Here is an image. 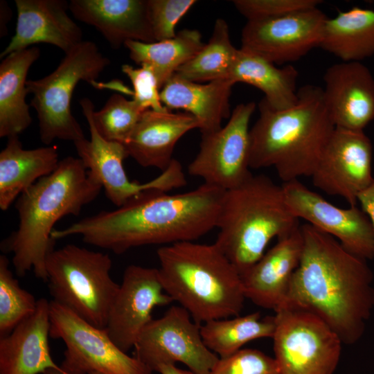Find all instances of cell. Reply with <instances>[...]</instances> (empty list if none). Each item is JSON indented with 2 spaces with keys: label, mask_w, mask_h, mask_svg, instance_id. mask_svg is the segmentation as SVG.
Here are the masks:
<instances>
[{
  "label": "cell",
  "mask_w": 374,
  "mask_h": 374,
  "mask_svg": "<svg viewBox=\"0 0 374 374\" xmlns=\"http://www.w3.org/2000/svg\"><path fill=\"white\" fill-rule=\"evenodd\" d=\"M224 192L204 183L174 195L145 190L114 211L54 229L51 238L80 235L85 243L116 254L140 246L195 241L216 228Z\"/></svg>",
  "instance_id": "obj_1"
},
{
  "label": "cell",
  "mask_w": 374,
  "mask_h": 374,
  "mask_svg": "<svg viewBox=\"0 0 374 374\" xmlns=\"http://www.w3.org/2000/svg\"><path fill=\"white\" fill-rule=\"evenodd\" d=\"M301 227L303 252L285 308L314 314L343 344H355L374 308L372 271L332 236L310 224Z\"/></svg>",
  "instance_id": "obj_2"
},
{
  "label": "cell",
  "mask_w": 374,
  "mask_h": 374,
  "mask_svg": "<svg viewBox=\"0 0 374 374\" xmlns=\"http://www.w3.org/2000/svg\"><path fill=\"white\" fill-rule=\"evenodd\" d=\"M102 188L80 159L70 156L20 195L15 204L18 227L3 243V249L13 255L17 276L33 269L35 277L47 281L45 261L54 249V225L66 215H78Z\"/></svg>",
  "instance_id": "obj_3"
},
{
  "label": "cell",
  "mask_w": 374,
  "mask_h": 374,
  "mask_svg": "<svg viewBox=\"0 0 374 374\" xmlns=\"http://www.w3.org/2000/svg\"><path fill=\"white\" fill-rule=\"evenodd\" d=\"M260 115L250 129V168L272 166L284 182L311 177L335 126L320 87L308 84L298 91L296 103L271 109L262 98Z\"/></svg>",
  "instance_id": "obj_4"
},
{
  "label": "cell",
  "mask_w": 374,
  "mask_h": 374,
  "mask_svg": "<svg viewBox=\"0 0 374 374\" xmlns=\"http://www.w3.org/2000/svg\"><path fill=\"white\" fill-rule=\"evenodd\" d=\"M157 255L164 292L195 322L239 315L246 299L241 275L215 243L179 242Z\"/></svg>",
  "instance_id": "obj_5"
},
{
  "label": "cell",
  "mask_w": 374,
  "mask_h": 374,
  "mask_svg": "<svg viewBox=\"0 0 374 374\" xmlns=\"http://www.w3.org/2000/svg\"><path fill=\"white\" fill-rule=\"evenodd\" d=\"M299 226L282 186L264 175H252L225 190L215 244L242 275L263 256L274 238H281Z\"/></svg>",
  "instance_id": "obj_6"
},
{
  "label": "cell",
  "mask_w": 374,
  "mask_h": 374,
  "mask_svg": "<svg viewBox=\"0 0 374 374\" xmlns=\"http://www.w3.org/2000/svg\"><path fill=\"white\" fill-rule=\"evenodd\" d=\"M107 253L75 244L52 250L45 268L53 301L91 325L105 328L110 305L120 285L111 277Z\"/></svg>",
  "instance_id": "obj_7"
},
{
  "label": "cell",
  "mask_w": 374,
  "mask_h": 374,
  "mask_svg": "<svg viewBox=\"0 0 374 374\" xmlns=\"http://www.w3.org/2000/svg\"><path fill=\"white\" fill-rule=\"evenodd\" d=\"M109 64L95 43L82 41L65 53L57 67L48 75L26 82L33 96L30 106L37 112L42 142L48 145L55 139L73 143L84 137L71 109L77 84L84 80L98 86L96 79Z\"/></svg>",
  "instance_id": "obj_8"
},
{
  "label": "cell",
  "mask_w": 374,
  "mask_h": 374,
  "mask_svg": "<svg viewBox=\"0 0 374 374\" xmlns=\"http://www.w3.org/2000/svg\"><path fill=\"white\" fill-rule=\"evenodd\" d=\"M50 337L65 345L60 368L68 374H152V371L122 350L105 328H97L66 307L50 302Z\"/></svg>",
  "instance_id": "obj_9"
},
{
  "label": "cell",
  "mask_w": 374,
  "mask_h": 374,
  "mask_svg": "<svg viewBox=\"0 0 374 374\" xmlns=\"http://www.w3.org/2000/svg\"><path fill=\"white\" fill-rule=\"evenodd\" d=\"M274 317V359L280 374L334 373L344 344L328 325L290 307L278 310Z\"/></svg>",
  "instance_id": "obj_10"
},
{
  "label": "cell",
  "mask_w": 374,
  "mask_h": 374,
  "mask_svg": "<svg viewBox=\"0 0 374 374\" xmlns=\"http://www.w3.org/2000/svg\"><path fill=\"white\" fill-rule=\"evenodd\" d=\"M191 318L181 306L172 305L152 319L134 345L135 357L152 371L181 362L194 374H211L220 357L205 345L201 326Z\"/></svg>",
  "instance_id": "obj_11"
},
{
  "label": "cell",
  "mask_w": 374,
  "mask_h": 374,
  "mask_svg": "<svg viewBox=\"0 0 374 374\" xmlns=\"http://www.w3.org/2000/svg\"><path fill=\"white\" fill-rule=\"evenodd\" d=\"M256 108L254 102L240 103L233 109L225 126L202 135L199 150L188 168L191 176L227 190L252 175L249 122Z\"/></svg>",
  "instance_id": "obj_12"
},
{
  "label": "cell",
  "mask_w": 374,
  "mask_h": 374,
  "mask_svg": "<svg viewBox=\"0 0 374 374\" xmlns=\"http://www.w3.org/2000/svg\"><path fill=\"white\" fill-rule=\"evenodd\" d=\"M327 19L317 7L247 21L242 30L240 48L274 64L296 61L319 47Z\"/></svg>",
  "instance_id": "obj_13"
},
{
  "label": "cell",
  "mask_w": 374,
  "mask_h": 374,
  "mask_svg": "<svg viewBox=\"0 0 374 374\" xmlns=\"http://www.w3.org/2000/svg\"><path fill=\"white\" fill-rule=\"evenodd\" d=\"M285 202L299 220L332 236L347 251L364 260L374 258V235L367 215L357 206H335L294 179L281 186Z\"/></svg>",
  "instance_id": "obj_14"
},
{
  "label": "cell",
  "mask_w": 374,
  "mask_h": 374,
  "mask_svg": "<svg viewBox=\"0 0 374 374\" xmlns=\"http://www.w3.org/2000/svg\"><path fill=\"white\" fill-rule=\"evenodd\" d=\"M373 145L364 131L335 127L312 175L313 184L357 206L359 194L374 180Z\"/></svg>",
  "instance_id": "obj_15"
},
{
  "label": "cell",
  "mask_w": 374,
  "mask_h": 374,
  "mask_svg": "<svg viewBox=\"0 0 374 374\" xmlns=\"http://www.w3.org/2000/svg\"><path fill=\"white\" fill-rule=\"evenodd\" d=\"M173 300L163 290L157 268L130 265L110 305L105 330L113 341L127 353L151 321L155 307Z\"/></svg>",
  "instance_id": "obj_16"
},
{
  "label": "cell",
  "mask_w": 374,
  "mask_h": 374,
  "mask_svg": "<svg viewBox=\"0 0 374 374\" xmlns=\"http://www.w3.org/2000/svg\"><path fill=\"white\" fill-rule=\"evenodd\" d=\"M82 113L88 123L90 139L73 142L78 158L89 172L101 184L107 197L120 207L141 193L161 189V184L154 178L140 184L130 181L123 167V161L129 157L123 143L104 139L96 130L92 119L94 105L88 98L80 100Z\"/></svg>",
  "instance_id": "obj_17"
},
{
  "label": "cell",
  "mask_w": 374,
  "mask_h": 374,
  "mask_svg": "<svg viewBox=\"0 0 374 374\" xmlns=\"http://www.w3.org/2000/svg\"><path fill=\"white\" fill-rule=\"evenodd\" d=\"M323 99L335 127L364 131L374 119V77L361 62H341L323 75Z\"/></svg>",
  "instance_id": "obj_18"
},
{
  "label": "cell",
  "mask_w": 374,
  "mask_h": 374,
  "mask_svg": "<svg viewBox=\"0 0 374 374\" xmlns=\"http://www.w3.org/2000/svg\"><path fill=\"white\" fill-rule=\"evenodd\" d=\"M303 248L301 226L277 243L241 275L246 299L275 312L287 305L290 283Z\"/></svg>",
  "instance_id": "obj_19"
},
{
  "label": "cell",
  "mask_w": 374,
  "mask_h": 374,
  "mask_svg": "<svg viewBox=\"0 0 374 374\" xmlns=\"http://www.w3.org/2000/svg\"><path fill=\"white\" fill-rule=\"evenodd\" d=\"M15 33L1 53L8 55L35 44L55 46L65 53L82 41L80 28L70 18L69 3L64 0H15Z\"/></svg>",
  "instance_id": "obj_20"
},
{
  "label": "cell",
  "mask_w": 374,
  "mask_h": 374,
  "mask_svg": "<svg viewBox=\"0 0 374 374\" xmlns=\"http://www.w3.org/2000/svg\"><path fill=\"white\" fill-rule=\"evenodd\" d=\"M69 10L78 20L95 27L113 48L129 40L156 42L148 0H71Z\"/></svg>",
  "instance_id": "obj_21"
},
{
  "label": "cell",
  "mask_w": 374,
  "mask_h": 374,
  "mask_svg": "<svg viewBox=\"0 0 374 374\" xmlns=\"http://www.w3.org/2000/svg\"><path fill=\"white\" fill-rule=\"evenodd\" d=\"M50 302L41 298L31 315L0 337V374H42L60 368L50 353Z\"/></svg>",
  "instance_id": "obj_22"
},
{
  "label": "cell",
  "mask_w": 374,
  "mask_h": 374,
  "mask_svg": "<svg viewBox=\"0 0 374 374\" xmlns=\"http://www.w3.org/2000/svg\"><path fill=\"white\" fill-rule=\"evenodd\" d=\"M199 127L198 121L188 113L147 109L123 145L129 157L140 166L163 171L174 159L172 153L178 141Z\"/></svg>",
  "instance_id": "obj_23"
},
{
  "label": "cell",
  "mask_w": 374,
  "mask_h": 374,
  "mask_svg": "<svg viewBox=\"0 0 374 374\" xmlns=\"http://www.w3.org/2000/svg\"><path fill=\"white\" fill-rule=\"evenodd\" d=\"M231 80H218L202 84L172 76L160 91L163 105L169 110L182 109L199 122L202 134L220 130L224 118L231 116Z\"/></svg>",
  "instance_id": "obj_24"
},
{
  "label": "cell",
  "mask_w": 374,
  "mask_h": 374,
  "mask_svg": "<svg viewBox=\"0 0 374 374\" xmlns=\"http://www.w3.org/2000/svg\"><path fill=\"white\" fill-rule=\"evenodd\" d=\"M60 161L55 145L25 150L19 136L8 138L0 152V208L6 211L23 192L53 172Z\"/></svg>",
  "instance_id": "obj_25"
},
{
  "label": "cell",
  "mask_w": 374,
  "mask_h": 374,
  "mask_svg": "<svg viewBox=\"0 0 374 374\" xmlns=\"http://www.w3.org/2000/svg\"><path fill=\"white\" fill-rule=\"evenodd\" d=\"M39 49L32 46L13 52L0 64V137L19 136L32 123L26 77L30 66L39 58Z\"/></svg>",
  "instance_id": "obj_26"
},
{
  "label": "cell",
  "mask_w": 374,
  "mask_h": 374,
  "mask_svg": "<svg viewBox=\"0 0 374 374\" xmlns=\"http://www.w3.org/2000/svg\"><path fill=\"white\" fill-rule=\"evenodd\" d=\"M299 73L291 64L278 68L274 63L239 48L229 80L244 82L260 89L263 99L273 109L283 110L298 100L296 80Z\"/></svg>",
  "instance_id": "obj_27"
},
{
  "label": "cell",
  "mask_w": 374,
  "mask_h": 374,
  "mask_svg": "<svg viewBox=\"0 0 374 374\" xmlns=\"http://www.w3.org/2000/svg\"><path fill=\"white\" fill-rule=\"evenodd\" d=\"M319 47L342 62H361L374 55V10L353 7L327 19Z\"/></svg>",
  "instance_id": "obj_28"
},
{
  "label": "cell",
  "mask_w": 374,
  "mask_h": 374,
  "mask_svg": "<svg viewBox=\"0 0 374 374\" xmlns=\"http://www.w3.org/2000/svg\"><path fill=\"white\" fill-rule=\"evenodd\" d=\"M205 44L197 30L184 29L171 39L154 42L129 40L124 46L135 63L152 69L161 89L177 71L193 58Z\"/></svg>",
  "instance_id": "obj_29"
},
{
  "label": "cell",
  "mask_w": 374,
  "mask_h": 374,
  "mask_svg": "<svg viewBox=\"0 0 374 374\" xmlns=\"http://www.w3.org/2000/svg\"><path fill=\"white\" fill-rule=\"evenodd\" d=\"M275 317H262L260 312L244 316L208 321L201 326V335L207 348L220 358L233 355L247 343L272 338Z\"/></svg>",
  "instance_id": "obj_30"
},
{
  "label": "cell",
  "mask_w": 374,
  "mask_h": 374,
  "mask_svg": "<svg viewBox=\"0 0 374 374\" xmlns=\"http://www.w3.org/2000/svg\"><path fill=\"white\" fill-rule=\"evenodd\" d=\"M238 50L231 43L226 21L218 18L208 42L175 74L199 83L229 80Z\"/></svg>",
  "instance_id": "obj_31"
},
{
  "label": "cell",
  "mask_w": 374,
  "mask_h": 374,
  "mask_svg": "<svg viewBox=\"0 0 374 374\" xmlns=\"http://www.w3.org/2000/svg\"><path fill=\"white\" fill-rule=\"evenodd\" d=\"M37 300L21 288L10 269L9 260L0 256V337L9 334L36 310Z\"/></svg>",
  "instance_id": "obj_32"
},
{
  "label": "cell",
  "mask_w": 374,
  "mask_h": 374,
  "mask_svg": "<svg viewBox=\"0 0 374 374\" xmlns=\"http://www.w3.org/2000/svg\"><path fill=\"white\" fill-rule=\"evenodd\" d=\"M144 111L133 100L114 93L100 110L93 112L92 119L104 139L124 144Z\"/></svg>",
  "instance_id": "obj_33"
},
{
  "label": "cell",
  "mask_w": 374,
  "mask_h": 374,
  "mask_svg": "<svg viewBox=\"0 0 374 374\" xmlns=\"http://www.w3.org/2000/svg\"><path fill=\"white\" fill-rule=\"evenodd\" d=\"M211 374H280L274 357L256 349H240L220 358Z\"/></svg>",
  "instance_id": "obj_34"
},
{
  "label": "cell",
  "mask_w": 374,
  "mask_h": 374,
  "mask_svg": "<svg viewBox=\"0 0 374 374\" xmlns=\"http://www.w3.org/2000/svg\"><path fill=\"white\" fill-rule=\"evenodd\" d=\"M195 0H148L149 13L156 42L176 35L179 20L196 3Z\"/></svg>",
  "instance_id": "obj_35"
},
{
  "label": "cell",
  "mask_w": 374,
  "mask_h": 374,
  "mask_svg": "<svg viewBox=\"0 0 374 374\" xmlns=\"http://www.w3.org/2000/svg\"><path fill=\"white\" fill-rule=\"evenodd\" d=\"M320 0H236V10L247 21L278 17L287 14L317 8Z\"/></svg>",
  "instance_id": "obj_36"
},
{
  "label": "cell",
  "mask_w": 374,
  "mask_h": 374,
  "mask_svg": "<svg viewBox=\"0 0 374 374\" xmlns=\"http://www.w3.org/2000/svg\"><path fill=\"white\" fill-rule=\"evenodd\" d=\"M122 71L132 82V100L143 110H169L161 103L159 83L150 67L143 65L139 68H134L126 64L122 66Z\"/></svg>",
  "instance_id": "obj_37"
},
{
  "label": "cell",
  "mask_w": 374,
  "mask_h": 374,
  "mask_svg": "<svg viewBox=\"0 0 374 374\" xmlns=\"http://www.w3.org/2000/svg\"><path fill=\"white\" fill-rule=\"evenodd\" d=\"M362 210L367 215L372 225L374 235V180L357 198Z\"/></svg>",
  "instance_id": "obj_38"
},
{
  "label": "cell",
  "mask_w": 374,
  "mask_h": 374,
  "mask_svg": "<svg viewBox=\"0 0 374 374\" xmlns=\"http://www.w3.org/2000/svg\"><path fill=\"white\" fill-rule=\"evenodd\" d=\"M157 372L160 374H194L190 371L179 368L175 365L161 366Z\"/></svg>",
  "instance_id": "obj_39"
},
{
  "label": "cell",
  "mask_w": 374,
  "mask_h": 374,
  "mask_svg": "<svg viewBox=\"0 0 374 374\" xmlns=\"http://www.w3.org/2000/svg\"><path fill=\"white\" fill-rule=\"evenodd\" d=\"M42 374H68L64 373L61 368H50L46 370ZM92 374H100V373H92Z\"/></svg>",
  "instance_id": "obj_40"
}]
</instances>
